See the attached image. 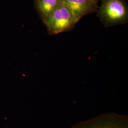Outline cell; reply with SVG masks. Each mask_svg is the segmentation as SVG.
I'll list each match as a JSON object with an SVG mask.
<instances>
[{"mask_svg": "<svg viewBox=\"0 0 128 128\" xmlns=\"http://www.w3.org/2000/svg\"><path fill=\"white\" fill-rule=\"evenodd\" d=\"M98 16L105 27H110L127 23L128 10L122 0H102Z\"/></svg>", "mask_w": 128, "mask_h": 128, "instance_id": "6da1fadb", "label": "cell"}, {"mask_svg": "<svg viewBox=\"0 0 128 128\" xmlns=\"http://www.w3.org/2000/svg\"><path fill=\"white\" fill-rule=\"evenodd\" d=\"M43 22L49 34L53 35L71 31L78 23L69 10L61 4Z\"/></svg>", "mask_w": 128, "mask_h": 128, "instance_id": "7a4b0ae2", "label": "cell"}, {"mask_svg": "<svg viewBox=\"0 0 128 128\" xmlns=\"http://www.w3.org/2000/svg\"><path fill=\"white\" fill-rule=\"evenodd\" d=\"M61 4L66 7L78 22L82 17L97 12V4L90 0H60Z\"/></svg>", "mask_w": 128, "mask_h": 128, "instance_id": "3957f363", "label": "cell"}, {"mask_svg": "<svg viewBox=\"0 0 128 128\" xmlns=\"http://www.w3.org/2000/svg\"><path fill=\"white\" fill-rule=\"evenodd\" d=\"M61 4L60 0H36L38 12L44 22Z\"/></svg>", "mask_w": 128, "mask_h": 128, "instance_id": "277c9868", "label": "cell"}, {"mask_svg": "<svg viewBox=\"0 0 128 128\" xmlns=\"http://www.w3.org/2000/svg\"><path fill=\"white\" fill-rule=\"evenodd\" d=\"M78 128H117L112 125L102 123H92L84 125Z\"/></svg>", "mask_w": 128, "mask_h": 128, "instance_id": "5b68a950", "label": "cell"}, {"mask_svg": "<svg viewBox=\"0 0 128 128\" xmlns=\"http://www.w3.org/2000/svg\"><path fill=\"white\" fill-rule=\"evenodd\" d=\"M91 0L92 2H94V3L97 4V2H98L100 0Z\"/></svg>", "mask_w": 128, "mask_h": 128, "instance_id": "8992f818", "label": "cell"}]
</instances>
